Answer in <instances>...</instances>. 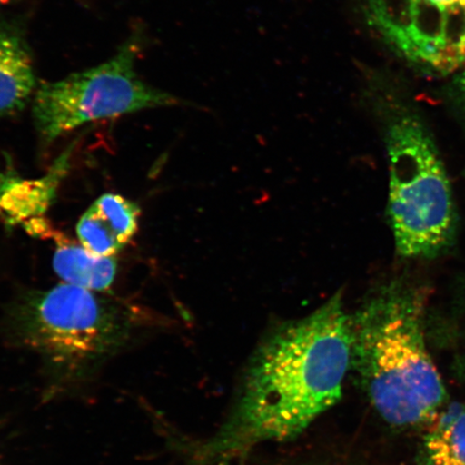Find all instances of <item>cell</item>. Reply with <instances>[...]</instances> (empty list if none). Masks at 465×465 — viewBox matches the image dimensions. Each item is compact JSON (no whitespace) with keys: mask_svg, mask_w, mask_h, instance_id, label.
I'll list each match as a JSON object with an SVG mask.
<instances>
[{"mask_svg":"<svg viewBox=\"0 0 465 465\" xmlns=\"http://www.w3.org/2000/svg\"><path fill=\"white\" fill-rule=\"evenodd\" d=\"M52 265L64 283L101 293L113 286L118 272L114 257H98L81 243L75 245L61 236Z\"/></svg>","mask_w":465,"mask_h":465,"instance_id":"9c48e42d","label":"cell"},{"mask_svg":"<svg viewBox=\"0 0 465 465\" xmlns=\"http://www.w3.org/2000/svg\"><path fill=\"white\" fill-rule=\"evenodd\" d=\"M465 40V5L459 2L447 5L444 21V44L463 45Z\"/></svg>","mask_w":465,"mask_h":465,"instance_id":"7c38bea8","label":"cell"},{"mask_svg":"<svg viewBox=\"0 0 465 465\" xmlns=\"http://www.w3.org/2000/svg\"><path fill=\"white\" fill-rule=\"evenodd\" d=\"M420 465H465V405L436 417L423 441Z\"/></svg>","mask_w":465,"mask_h":465,"instance_id":"30bf717a","label":"cell"},{"mask_svg":"<svg viewBox=\"0 0 465 465\" xmlns=\"http://www.w3.org/2000/svg\"><path fill=\"white\" fill-rule=\"evenodd\" d=\"M431 2L443 5V7H447V5L455 4L459 2V0H431Z\"/></svg>","mask_w":465,"mask_h":465,"instance_id":"5bb4252c","label":"cell"},{"mask_svg":"<svg viewBox=\"0 0 465 465\" xmlns=\"http://www.w3.org/2000/svg\"><path fill=\"white\" fill-rule=\"evenodd\" d=\"M445 9L431 0H414L412 31L418 40L444 44Z\"/></svg>","mask_w":465,"mask_h":465,"instance_id":"8fae6325","label":"cell"},{"mask_svg":"<svg viewBox=\"0 0 465 465\" xmlns=\"http://www.w3.org/2000/svg\"><path fill=\"white\" fill-rule=\"evenodd\" d=\"M144 43V34L137 28L116 54L100 65L40 84L32 102L40 142L50 144L92 122L189 104L151 85L138 74L137 60Z\"/></svg>","mask_w":465,"mask_h":465,"instance_id":"5b68a950","label":"cell"},{"mask_svg":"<svg viewBox=\"0 0 465 465\" xmlns=\"http://www.w3.org/2000/svg\"><path fill=\"white\" fill-rule=\"evenodd\" d=\"M25 21L0 19V118L21 114L39 86Z\"/></svg>","mask_w":465,"mask_h":465,"instance_id":"8992f818","label":"cell"},{"mask_svg":"<svg viewBox=\"0 0 465 465\" xmlns=\"http://www.w3.org/2000/svg\"><path fill=\"white\" fill-rule=\"evenodd\" d=\"M426 313L424 290L394 279L349 315L351 371L377 414L395 427L432 422L445 403L427 345Z\"/></svg>","mask_w":465,"mask_h":465,"instance_id":"7a4b0ae2","label":"cell"},{"mask_svg":"<svg viewBox=\"0 0 465 465\" xmlns=\"http://www.w3.org/2000/svg\"><path fill=\"white\" fill-rule=\"evenodd\" d=\"M74 147L64 151L44 177L25 179L13 172L0 173V219L8 228H26L48 212L68 173Z\"/></svg>","mask_w":465,"mask_h":465,"instance_id":"52a82bcc","label":"cell"},{"mask_svg":"<svg viewBox=\"0 0 465 465\" xmlns=\"http://www.w3.org/2000/svg\"><path fill=\"white\" fill-rule=\"evenodd\" d=\"M463 46H464V48H465V40H464V43H463Z\"/></svg>","mask_w":465,"mask_h":465,"instance_id":"e0dca14e","label":"cell"},{"mask_svg":"<svg viewBox=\"0 0 465 465\" xmlns=\"http://www.w3.org/2000/svg\"><path fill=\"white\" fill-rule=\"evenodd\" d=\"M136 320L120 301L64 282L17 296L5 318L17 344L52 368L74 374L118 352L130 341Z\"/></svg>","mask_w":465,"mask_h":465,"instance_id":"3957f363","label":"cell"},{"mask_svg":"<svg viewBox=\"0 0 465 465\" xmlns=\"http://www.w3.org/2000/svg\"><path fill=\"white\" fill-rule=\"evenodd\" d=\"M388 218L400 257L432 260L456 242L458 213L443 160L415 115L388 116Z\"/></svg>","mask_w":465,"mask_h":465,"instance_id":"277c9868","label":"cell"},{"mask_svg":"<svg viewBox=\"0 0 465 465\" xmlns=\"http://www.w3.org/2000/svg\"><path fill=\"white\" fill-rule=\"evenodd\" d=\"M351 352L341 293L272 331L250 359L230 415L203 446L201 460L223 463L303 433L341 400Z\"/></svg>","mask_w":465,"mask_h":465,"instance_id":"6da1fadb","label":"cell"},{"mask_svg":"<svg viewBox=\"0 0 465 465\" xmlns=\"http://www.w3.org/2000/svg\"><path fill=\"white\" fill-rule=\"evenodd\" d=\"M458 90L460 93L461 100L465 107V72L462 73L457 81Z\"/></svg>","mask_w":465,"mask_h":465,"instance_id":"4fadbf2b","label":"cell"},{"mask_svg":"<svg viewBox=\"0 0 465 465\" xmlns=\"http://www.w3.org/2000/svg\"><path fill=\"white\" fill-rule=\"evenodd\" d=\"M141 208L124 196L106 193L87 208L77 224L81 245L98 257H114L136 234Z\"/></svg>","mask_w":465,"mask_h":465,"instance_id":"ba28073f","label":"cell"},{"mask_svg":"<svg viewBox=\"0 0 465 465\" xmlns=\"http://www.w3.org/2000/svg\"><path fill=\"white\" fill-rule=\"evenodd\" d=\"M10 2H13V0H0V5H5V4H8Z\"/></svg>","mask_w":465,"mask_h":465,"instance_id":"9a60e30c","label":"cell"},{"mask_svg":"<svg viewBox=\"0 0 465 465\" xmlns=\"http://www.w3.org/2000/svg\"><path fill=\"white\" fill-rule=\"evenodd\" d=\"M460 2L465 5V0H460Z\"/></svg>","mask_w":465,"mask_h":465,"instance_id":"2e32d148","label":"cell"}]
</instances>
